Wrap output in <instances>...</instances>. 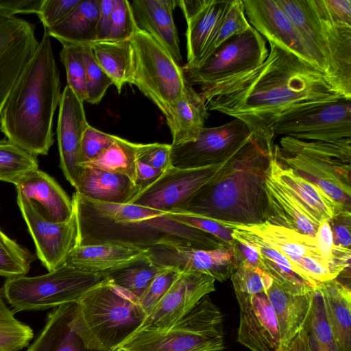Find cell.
<instances>
[{"mask_svg": "<svg viewBox=\"0 0 351 351\" xmlns=\"http://www.w3.org/2000/svg\"><path fill=\"white\" fill-rule=\"evenodd\" d=\"M294 23L319 70L351 98V26L335 22L323 0H276Z\"/></svg>", "mask_w": 351, "mask_h": 351, "instance_id": "7", "label": "cell"}, {"mask_svg": "<svg viewBox=\"0 0 351 351\" xmlns=\"http://www.w3.org/2000/svg\"><path fill=\"white\" fill-rule=\"evenodd\" d=\"M94 57L120 93L130 84L133 72V51L130 40L99 41L90 45Z\"/></svg>", "mask_w": 351, "mask_h": 351, "instance_id": "35", "label": "cell"}, {"mask_svg": "<svg viewBox=\"0 0 351 351\" xmlns=\"http://www.w3.org/2000/svg\"><path fill=\"white\" fill-rule=\"evenodd\" d=\"M17 197L33 202L39 213L51 222H64L73 213L71 199L54 178L39 169L16 186Z\"/></svg>", "mask_w": 351, "mask_h": 351, "instance_id": "25", "label": "cell"}, {"mask_svg": "<svg viewBox=\"0 0 351 351\" xmlns=\"http://www.w3.org/2000/svg\"><path fill=\"white\" fill-rule=\"evenodd\" d=\"M75 303L62 304L48 313L44 328L27 351H101L87 348L76 331L73 324Z\"/></svg>", "mask_w": 351, "mask_h": 351, "instance_id": "30", "label": "cell"}, {"mask_svg": "<svg viewBox=\"0 0 351 351\" xmlns=\"http://www.w3.org/2000/svg\"><path fill=\"white\" fill-rule=\"evenodd\" d=\"M47 28L12 88L0 115L7 139L37 156L53 143V119L62 96L60 71Z\"/></svg>", "mask_w": 351, "mask_h": 351, "instance_id": "3", "label": "cell"}, {"mask_svg": "<svg viewBox=\"0 0 351 351\" xmlns=\"http://www.w3.org/2000/svg\"><path fill=\"white\" fill-rule=\"evenodd\" d=\"M88 125L84 102L70 87L66 86L59 104L57 138L60 167L64 177L73 187L82 170L81 142Z\"/></svg>", "mask_w": 351, "mask_h": 351, "instance_id": "22", "label": "cell"}, {"mask_svg": "<svg viewBox=\"0 0 351 351\" xmlns=\"http://www.w3.org/2000/svg\"><path fill=\"white\" fill-rule=\"evenodd\" d=\"M269 44L262 64L222 84L202 88L199 94L208 110L243 121L251 134L274 138L271 128L281 114L346 97L322 71Z\"/></svg>", "mask_w": 351, "mask_h": 351, "instance_id": "1", "label": "cell"}, {"mask_svg": "<svg viewBox=\"0 0 351 351\" xmlns=\"http://www.w3.org/2000/svg\"><path fill=\"white\" fill-rule=\"evenodd\" d=\"M113 0H99V14L96 24L95 42L108 40Z\"/></svg>", "mask_w": 351, "mask_h": 351, "instance_id": "53", "label": "cell"}, {"mask_svg": "<svg viewBox=\"0 0 351 351\" xmlns=\"http://www.w3.org/2000/svg\"><path fill=\"white\" fill-rule=\"evenodd\" d=\"M147 317L136 299L107 280L75 303L73 324L87 348L117 351L138 331Z\"/></svg>", "mask_w": 351, "mask_h": 351, "instance_id": "6", "label": "cell"}, {"mask_svg": "<svg viewBox=\"0 0 351 351\" xmlns=\"http://www.w3.org/2000/svg\"><path fill=\"white\" fill-rule=\"evenodd\" d=\"M325 315L339 351H351V291L337 279L319 284Z\"/></svg>", "mask_w": 351, "mask_h": 351, "instance_id": "31", "label": "cell"}, {"mask_svg": "<svg viewBox=\"0 0 351 351\" xmlns=\"http://www.w3.org/2000/svg\"><path fill=\"white\" fill-rule=\"evenodd\" d=\"M250 135L247 126L237 119L221 125L204 127L195 140L171 145V165L193 169L223 162L235 154Z\"/></svg>", "mask_w": 351, "mask_h": 351, "instance_id": "15", "label": "cell"}, {"mask_svg": "<svg viewBox=\"0 0 351 351\" xmlns=\"http://www.w3.org/2000/svg\"><path fill=\"white\" fill-rule=\"evenodd\" d=\"M335 246L350 249L351 244L350 210H342L328 221Z\"/></svg>", "mask_w": 351, "mask_h": 351, "instance_id": "52", "label": "cell"}, {"mask_svg": "<svg viewBox=\"0 0 351 351\" xmlns=\"http://www.w3.org/2000/svg\"><path fill=\"white\" fill-rule=\"evenodd\" d=\"M135 143L116 136L114 142L99 156L80 165L99 169L128 177L134 183L136 176L137 150ZM135 184V183H134Z\"/></svg>", "mask_w": 351, "mask_h": 351, "instance_id": "37", "label": "cell"}, {"mask_svg": "<svg viewBox=\"0 0 351 351\" xmlns=\"http://www.w3.org/2000/svg\"><path fill=\"white\" fill-rule=\"evenodd\" d=\"M133 51L130 84L162 112L170 128L187 83L182 67L153 37L140 28L130 39Z\"/></svg>", "mask_w": 351, "mask_h": 351, "instance_id": "10", "label": "cell"}, {"mask_svg": "<svg viewBox=\"0 0 351 351\" xmlns=\"http://www.w3.org/2000/svg\"><path fill=\"white\" fill-rule=\"evenodd\" d=\"M146 251L112 244L77 245L64 263L93 273H105L128 263Z\"/></svg>", "mask_w": 351, "mask_h": 351, "instance_id": "32", "label": "cell"}, {"mask_svg": "<svg viewBox=\"0 0 351 351\" xmlns=\"http://www.w3.org/2000/svg\"><path fill=\"white\" fill-rule=\"evenodd\" d=\"M43 0H0V11L12 16L16 14H38Z\"/></svg>", "mask_w": 351, "mask_h": 351, "instance_id": "54", "label": "cell"}, {"mask_svg": "<svg viewBox=\"0 0 351 351\" xmlns=\"http://www.w3.org/2000/svg\"><path fill=\"white\" fill-rule=\"evenodd\" d=\"M250 26L245 14L243 1L230 0L216 36L203 62L226 40L242 34Z\"/></svg>", "mask_w": 351, "mask_h": 351, "instance_id": "44", "label": "cell"}, {"mask_svg": "<svg viewBox=\"0 0 351 351\" xmlns=\"http://www.w3.org/2000/svg\"><path fill=\"white\" fill-rule=\"evenodd\" d=\"M0 351H10V350H0Z\"/></svg>", "mask_w": 351, "mask_h": 351, "instance_id": "58", "label": "cell"}, {"mask_svg": "<svg viewBox=\"0 0 351 351\" xmlns=\"http://www.w3.org/2000/svg\"><path fill=\"white\" fill-rule=\"evenodd\" d=\"M131 3L138 27L162 45L178 63L182 60L180 40L173 19L176 0H134Z\"/></svg>", "mask_w": 351, "mask_h": 351, "instance_id": "26", "label": "cell"}, {"mask_svg": "<svg viewBox=\"0 0 351 351\" xmlns=\"http://www.w3.org/2000/svg\"><path fill=\"white\" fill-rule=\"evenodd\" d=\"M166 215L176 221L193 227L216 237L220 241L235 245L236 241L232 237V230L222 226L220 223L206 217L183 213H166Z\"/></svg>", "mask_w": 351, "mask_h": 351, "instance_id": "47", "label": "cell"}, {"mask_svg": "<svg viewBox=\"0 0 351 351\" xmlns=\"http://www.w3.org/2000/svg\"><path fill=\"white\" fill-rule=\"evenodd\" d=\"M163 172L137 160L134 183L140 189L141 192L155 182Z\"/></svg>", "mask_w": 351, "mask_h": 351, "instance_id": "56", "label": "cell"}, {"mask_svg": "<svg viewBox=\"0 0 351 351\" xmlns=\"http://www.w3.org/2000/svg\"><path fill=\"white\" fill-rule=\"evenodd\" d=\"M138 29L131 3L127 0H113L110 29L107 40H130Z\"/></svg>", "mask_w": 351, "mask_h": 351, "instance_id": "46", "label": "cell"}, {"mask_svg": "<svg viewBox=\"0 0 351 351\" xmlns=\"http://www.w3.org/2000/svg\"><path fill=\"white\" fill-rule=\"evenodd\" d=\"M274 138L251 134L220 177L173 212L215 220L221 225L264 221L266 172L274 157Z\"/></svg>", "mask_w": 351, "mask_h": 351, "instance_id": "2", "label": "cell"}, {"mask_svg": "<svg viewBox=\"0 0 351 351\" xmlns=\"http://www.w3.org/2000/svg\"><path fill=\"white\" fill-rule=\"evenodd\" d=\"M71 201L78 225V245L112 244L144 251L162 242L203 250L228 245L210 234L171 219L166 213L143 220L118 221Z\"/></svg>", "mask_w": 351, "mask_h": 351, "instance_id": "5", "label": "cell"}, {"mask_svg": "<svg viewBox=\"0 0 351 351\" xmlns=\"http://www.w3.org/2000/svg\"><path fill=\"white\" fill-rule=\"evenodd\" d=\"M107 280L105 273L88 272L63 263L43 275L8 278L3 291L16 311H40L77 302L88 291Z\"/></svg>", "mask_w": 351, "mask_h": 351, "instance_id": "9", "label": "cell"}, {"mask_svg": "<svg viewBox=\"0 0 351 351\" xmlns=\"http://www.w3.org/2000/svg\"><path fill=\"white\" fill-rule=\"evenodd\" d=\"M237 300L259 293H265L273 278L258 267L245 260L239 264L230 277Z\"/></svg>", "mask_w": 351, "mask_h": 351, "instance_id": "42", "label": "cell"}, {"mask_svg": "<svg viewBox=\"0 0 351 351\" xmlns=\"http://www.w3.org/2000/svg\"><path fill=\"white\" fill-rule=\"evenodd\" d=\"M116 136L88 125L82 138L80 165L99 156L114 142Z\"/></svg>", "mask_w": 351, "mask_h": 351, "instance_id": "49", "label": "cell"}, {"mask_svg": "<svg viewBox=\"0 0 351 351\" xmlns=\"http://www.w3.org/2000/svg\"><path fill=\"white\" fill-rule=\"evenodd\" d=\"M243 1L250 24L265 40L319 70L299 30L276 0Z\"/></svg>", "mask_w": 351, "mask_h": 351, "instance_id": "19", "label": "cell"}, {"mask_svg": "<svg viewBox=\"0 0 351 351\" xmlns=\"http://www.w3.org/2000/svg\"><path fill=\"white\" fill-rule=\"evenodd\" d=\"M74 188L88 199L114 204H130L140 192L128 177L91 167H82Z\"/></svg>", "mask_w": 351, "mask_h": 351, "instance_id": "29", "label": "cell"}, {"mask_svg": "<svg viewBox=\"0 0 351 351\" xmlns=\"http://www.w3.org/2000/svg\"><path fill=\"white\" fill-rule=\"evenodd\" d=\"M269 51L266 40L251 25L242 34L226 40L199 65L182 69L191 86L212 87L260 66Z\"/></svg>", "mask_w": 351, "mask_h": 351, "instance_id": "11", "label": "cell"}, {"mask_svg": "<svg viewBox=\"0 0 351 351\" xmlns=\"http://www.w3.org/2000/svg\"><path fill=\"white\" fill-rule=\"evenodd\" d=\"M137 160L165 171L171 165V145L166 143H138Z\"/></svg>", "mask_w": 351, "mask_h": 351, "instance_id": "50", "label": "cell"}, {"mask_svg": "<svg viewBox=\"0 0 351 351\" xmlns=\"http://www.w3.org/2000/svg\"><path fill=\"white\" fill-rule=\"evenodd\" d=\"M274 154L296 174L350 210V165L332 162L309 152L289 136L280 138V146L274 145Z\"/></svg>", "mask_w": 351, "mask_h": 351, "instance_id": "13", "label": "cell"}, {"mask_svg": "<svg viewBox=\"0 0 351 351\" xmlns=\"http://www.w3.org/2000/svg\"><path fill=\"white\" fill-rule=\"evenodd\" d=\"M38 44L33 24L0 11V115L12 88Z\"/></svg>", "mask_w": 351, "mask_h": 351, "instance_id": "18", "label": "cell"}, {"mask_svg": "<svg viewBox=\"0 0 351 351\" xmlns=\"http://www.w3.org/2000/svg\"><path fill=\"white\" fill-rule=\"evenodd\" d=\"M33 337L32 328L17 319L7 306L0 289V350L19 351L29 345Z\"/></svg>", "mask_w": 351, "mask_h": 351, "instance_id": "40", "label": "cell"}, {"mask_svg": "<svg viewBox=\"0 0 351 351\" xmlns=\"http://www.w3.org/2000/svg\"><path fill=\"white\" fill-rule=\"evenodd\" d=\"M38 169L36 156L8 139L0 140V181L16 186L27 176Z\"/></svg>", "mask_w": 351, "mask_h": 351, "instance_id": "39", "label": "cell"}, {"mask_svg": "<svg viewBox=\"0 0 351 351\" xmlns=\"http://www.w3.org/2000/svg\"><path fill=\"white\" fill-rule=\"evenodd\" d=\"M165 269L154 263L145 252L105 274L110 283L137 300Z\"/></svg>", "mask_w": 351, "mask_h": 351, "instance_id": "36", "label": "cell"}, {"mask_svg": "<svg viewBox=\"0 0 351 351\" xmlns=\"http://www.w3.org/2000/svg\"><path fill=\"white\" fill-rule=\"evenodd\" d=\"M309 351H339L327 322L322 297L316 287L302 328Z\"/></svg>", "mask_w": 351, "mask_h": 351, "instance_id": "38", "label": "cell"}, {"mask_svg": "<svg viewBox=\"0 0 351 351\" xmlns=\"http://www.w3.org/2000/svg\"><path fill=\"white\" fill-rule=\"evenodd\" d=\"M285 351H309L302 329L293 339Z\"/></svg>", "mask_w": 351, "mask_h": 351, "instance_id": "57", "label": "cell"}, {"mask_svg": "<svg viewBox=\"0 0 351 351\" xmlns=\"http://www.w3.org/2000/svg\"><path fill=\"white\" fill-rule=\"evenodd\" d=\"M84 58L86 66V101L98 104L113 82L96 61L90 45L84 46Z\"/></svg>", "mask_w": 351, "mask_h": 351, "instance_id": "45", "label": "cell"}, {"mask_svg": "<svg viewBox=\"0 0 351 351\" xmlns=\"http://www.w3.org/2000/svg\"><path fill=\"white\" fill-rule=\"evenodd\" d=\"M154 263L178 272L206 274L223 282L230 278L242 261L235 245H224L213 250L193 248L171 242L158 243L146 251Z\"/></svg>", "mask_w": 351, "mask_h": 351, "instance_id": "16", "label": "cell"}, {"mask_svg": "<svg viewBox=\"0 0 351 351\" xmlns=\"http://www.w3.org/2000/svg\"><path fill=\"white\" fill-rule=\"evenodd\" d=\"M223 316L208 295L171 327L140 329L118 351H224Z\"/></svg>", "mask_w": 351, "mask_h": 351, "instance_id": "8", "label": "cell"}, {"mask_svg": "<svg viewBox=\"0 0 351 351\" xmlns=\"http://www.w3.org/2000/svg\"><path fill=\"white\" fill-rule=\"evenodd\" d=\"M268 171L319 222L330 221L342 210H350L332 199L319 187L298 176L290 167L280 162L274 154Z\"/></svg>", "mask_w": 351, "mask_h": 351, "instance_id": "27", "label": "cell"}, {"mask_svg": "<svg viewBox=\"0 0 351 351\" xmlns=\"http://www.w3.org/2000/svg\"><path fill=\"white\" fill-rule=\"evenodd\" d=\"M232 237L253 250L256 267L296 293L313 291L339 274L324 258L315 237L267 221L256 224L226 223Z\"/></svg>", "mask_w": 351, "mask_h": 351, "instance_id": "4", "label": "cell"}, {"mask_svg": "<svg viewBox=\"0 0 351 351\" xmlns=\"http://www.w3.org/2000/svg\"><path fill=\"white\" fill-rule=\"evenodd\" d=\"M274 134L302 141L336 142L351 138V98L287 112L273 124Z\"/></svg>", "mask_w": 351, "mask_h": 351, "instance_id": "12", "label": "cell"}, {"mask_svg": "<svg viewBox=\"0 0 351 351\" xmlns=\"http://www.w3.org/2000/svg\"><path fill=\"white\" fill-rule=\"evenodd\" d=\"M208 115L206 102L187 82L169 128L172 135L171 145L177 146L195 140Z\"/></svg>", "mask_w": 351, "mask_h": 351, "instance_id": "33", "label": "cell"}, {"mask_svg": "<svg viewBox=\"0 0 351 351\" xmlns=\"http://www.w3.org/2000/svg\"><path fill=\"white\" fill-rule=\"evenodd\" d=\"M179 272L165 268L153 280L143 295L137 300L138 304L148 316L169 290Z\"/></svg>", "mask_w": 351, "mask_h": 351, "instance_id": "48", "label": "cell"}, {"mask_svg": "<svg viewBox=\"0 0 351 351\" xmlns=\"http://www.w3.org/2000/svg\"><path fill=\"white\" fill-rule=\"evenodd\" d=\"M237 301L240 308L237 341L251 351H280L278 325L266 293Z\"/></svg>", "mask_w": 351, "mask_h": 351, "instance_id": "23", "label": "cell"}, {"mask_svg": "<svg viewBox=\"0 0 351 351\" xmlns=\"http://www.w3.org/2000/svg\"><path fill=\"white\" fill-rule=\"evenodd\" d=\"M313 292L296 293L274 279L266 291L278 325L280 351H285L302 328L310 310Z\"/></svg>", "mask_w": 351, "mask_h": 351, "instance_id": "28", "label": "cell"}, {"mask_svg": "<svg viewBox=\"0 0 351 351\" xmlns=\"http://www.w3.org/2000/svg\"><path fill=\"white\" fill-rule=\"evenodd\" d=\"M80 0H43L38 16L44 28L49 29L62 21Z\"/></svg>", "mask_w": 351, "mask_h": 351, "instance_id": "51", "label": "cell"}, {"mask_svg": "<svg viewBox=\"0 0 351 351\" xmlns=\"http://www.w3.org/2000/svg\"><path fill=\"white\" fill-rule=\"evenodd\" d=\"M265 191L267 206L264 221L315 237L320 222L269 172L268 169Z\"/></svg>", "mask_w": 351, "mask_h": 351, "instance_id": "24", "label": "cell"}, {"mask_svg": "<svg viewBox=\"0 0 351 351\" xmlns=\"http://www.w3.org/2000/svg\"><path fill=\"white\" fill-rule=\"evenodd\" d=\"M99 0H80L62 21L47 29L62 45H90L95 42Z\"/></svg>", "mask_w": 351, "mask_h": 351, "instance_id": "34", "label": "cell"}, {"mask_svg": "<svg viewBox=\"0 0 351 351\" xmlns=\"http://www.w3.org/2000/svg\"><path fill=\"white\" fill-rule=\"evenodd\" d=\"M230 3V0L178 1L187 26V62L184 68L195 67L203 62Z\"/></svg>", "mask_w": 351, "mask_h": 351, "instance_id": "21", "label": "cell"}, {"mask_svg": "<svg viewBox=\"0 0 351 351\" xmlns=\"http://www.w3.org/2000/svg\"><path fill=\"white\" fill-rule=\"evenodd\" d=\"M323 2L332 20L351 26V0H323Z\"/></svg>", "mask_w": 351, "mask_h": 351, "instance_id": "55", "label": "cell"}, {"mask_svg": "<svg viewBox=\"0 0 351 351\" xmlns=\"http://www.w3.org/2000/svg\"><path fill=\"white\" fill-rule=\"evenodd\" d=\"M35 260L27 249L8 237L0 228V276L8 278L25 276Z\"/></svg>", "mask_w": 351, "mask_h": 351, "instance_id": "41", "label": "cell"}, {"mask_svg": "<svg viewBox=\"0 0 351 351\" xmlns=\"http://www.w3.org/2000/svg\"><path fill=\"white\" fill-rule=\"evenodd\" d=\"M60 52L66 73V80L78 98L86 101V66L84 58V46L73 44L62 45Z\"/></svg>", "mask_w": 351, "mask_h": 351, "instance_id": "43", "label": "cell"}, {"mask_svg": "<svg viewBox=\"0 0 351 351\" xmlns=\"http://www.w3.org/2000/svg\"><path fill=\"white\" fill-rule=\"evenodd\" d=\"M215 282L214 278L206 274L179 272L140 329L165 330L171 327L191 311L202 298L215 290Z\"/></svg>", "mask_w": 351, "mask_h": 351, "instance_id": "20", "label": "cell"}, {"mask_svg": "<svg viewBox=\"0 0 351 351\" xmlns=\"http://www.w3.org/2000/svg\"><path fill=\"white\" fill-rule=\"evenodd\" d=\"M231 158L219 164L199 168L183 169L172 166L155 182L139 192L130 204L163 213L173 212L202 188L217 180Z\"/></svg>", "mask_w": 351, "mask_h": 351, "instance_id": "14", "label": "cell"}, {"mask_svg": "<svg viewBox=\"0 0 351 351\" xmlns=\"http://www.w3.org/2000/svg\"><path fill=\"white\" fill-rule=\"evenodd\" d=\"M17 203L42 264L48 271L62 265L78 245V225L74 211L66 221L51 222L42 216L33 202L17 197Z\"/></svg>", "mask_w": 351, "mask_h": 351, "instance_id": "17", "label": "cell"}]
</instances>
